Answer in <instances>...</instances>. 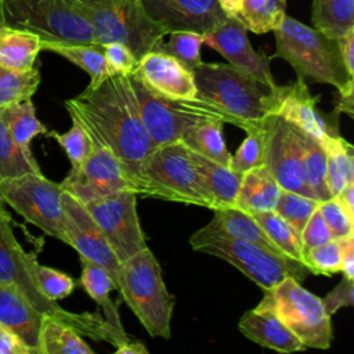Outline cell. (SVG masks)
<instances>
[{"label": "cell", "instance_id": "6da1fadb", "mask_svg": "<svg viewBox=\"0 0 354 354\" xmlns=\"http://www.w3.org/2000/svg\"><path fill=\"white\" fill-rule=\"evenodd\" d=\"M71 118L104 144L122 163L130 183L138 165L155 148L134 104L126 75H115L95 87L87 86L66 100Z\"/></svg>", "mask_w": 354, "mask_h": 354}, {"label": "cell", "instance_id": "7a4b0ae2", "mask_svg": "<svg viewBox=\"0 0 354 354\" xmlns=\"http://www.w3.org/2000/svg\"><path fill=\"white\" fill-rule=\"evenodd\" d=\"M35 261L36 257L26 253L17 241L11 228V218L0 202V282L17 288L39 311L69 324L83 336L111 343L115 347L129 340L118 335L98 311L71 313L58 306L57 301L47 299L36 283Z\"/></svg>", "mask_w": 354, "mask_h": 354}, {"label": "cell", "instance_id": "3957f363", "mask_svg": "<svg viewBox=\"0 0 354 354\" xmlns=\"http://www.w3.org/2000/svg\"><path fill=\"white\" fill-rule=\"evenodd\" d=\"M275 51L271 58H282L295 69L297 79L332 84L339 95H351L353 77L342 59L339 40L317 28H310L285 15L282 24L272 30Z\"/></svg>", "mask_w": 354, "mask_h": 354}, {"label": "cell", "instance_id": "277c9868", "mask_svg": "<svg viewBox=\"0 0 354 354\" xmlns=\"http://www.w3.org/2000/svg\"><path fill=\"white\" fill-rule=\"evenodd\" d=\"M131 189L137 195L214 207L191 151L180 141L155 147L134 171Z\"/></svg>", "mask_w": 354, "mask_h": 354}, {"label": "cell", "instance_id": "5b68a950", "mask_svg": "<svg viewBox=\"0 0 354 354\" xmlns=\"http://www.w3.org/2000/svg\"><path fill=\"white\" fill-rule=\"evenodd\" d=\"M126 76L141 122L155 147L178 141L187 129L202 120H221L245 129L238 118L199 97L169 98L148 88L137 72Z\"/></svg>", "mask_w": 354, "mask_h": 354}, {"label": "cell", "instance_id": "8992f818", "mask_svg": "<svg viewBox=\"0 0 354 354\" xmlns=\"http://www.w3.org/2000/svg\"><path fill=\"white\" fill-rule=\"evenodd\" d=\"M196 97L212 102L243 122L260 126L268 116L271 88L231 64L201 62L194 71Z\"/></svg>", "mask_w": 354, "mask_h": 354}, {"label": "cell", "instance_id": "52a82bcc", "mask_svg": "<svg viewBox=\"0 0 354 354\" xmlns=\"http://www.w3.org/2000/svg\"><path fill=\"white\" fill-rule=\"evenodd\" d=\"M91 24L94 43L124 44L137 59L156 48L166 30L152 21L141 0H77Z\"/></svg>", "mask_w": 354, "mask_h": 354}, {"label": "cell", "instance_id": "ba28073f", "mask_svg": "<svg viewBox=\"0 0 354 354\" xmlns=\"http://www.w3.org/2000/svg\"><path fill=\"white\" fill-rule=\"evenodd\" d=\"M122 275L126 289L123 301L149 336L169 339L176 299L167 290L162 268L148 246L122 263Z\"/></svg>", "mask_w": 354, "mask_h": 354}, {"label": "cell", "instance_id": "9c48e42d", "mask_svg": "<svg viewBox=\"0 0 354 354\" xmlns=\"http://www.w3.org/2000/svg\"><path fill=\"white\" fill-rule=\"evenodd\" d=\"M4 22L36 33L41 41L95 44L77 0H1Z\"/></svg>", "mask_w": 354, "mask_h": 354}, {"label": "cell", "instance_id": "30bf717a", "mask_svg": "<svg viewBox=\"0 0 354 354\" xmlns=\"http://www.w3.org/2000/svg\"><path fill=\"white\" fill-rule=\"evenodd\" d=\"M188 241L194 250L225 260L263 290L277 285L285 277H293L301 282L308 272L303 264L242 239L198 230Z\"/></svg>", "mask_w": 354, "mask_h": 354}, {"label": "cell", "instance_id": "8fae6325", "mask_svg": "<svg viewBox=\"0 0 354 354\" xmlns=\"http://www.w3.org/2000/svg\"><path fill=\"white\" fill-rule=\"evenodd\" d=\"M260 303L270 307L306 348L330 347V315L325 311L321 297L304 289L293 277H285L266 289Z\"/></svg>", "mask_w": 354, "mask_h": 354}, {"label": "cell", "instance_id": "7c38bea8", "mask_svg": "<svg viewBox=\"0 0 354 354\" xmlns=\"http://www.w3.org/2000/svg\"><path fill=\"white\" fill-rule=\"evenodd\" d=\"M62 192L61 183L50 181L41 171L6 178L0 183L1 203H7L44 234L66 243Z\"/></svg>", "mask_w": 354, "mask_h": 354}, {"label": "cell", "instance_id": "4fadbf2b", "mask_svg": "<svg viewBox=\"0 0 354 354\" xmlns=\"http://www.w3.org/2000/svg\"><path fill=\"white\" fill-rule=\"evenodd\" d=\"M83 205L122 263L147 248L137 214V194L134 191L122 189Z\"/></svg>", "mask_w": 354, "mask_h": 354}, {"label": "cell", "instance_id": "5bb4252c", "mask_svg": "<svg viewBox=\"0 0 354 354\" xmlns=\"http://www.w3.org/2000/svg\"><path fill=\"white\" fill-rule=\"evenodd\" d=\"M62 209L66 245L72 246L79 256L102 267L113 281L115 289L123 300L126 289L122 275V261L118 259L106 236L91 218L84 205L66 191L62 192Z\"/></svg>", "mask_w": 354, "mask_h": 354}, {"label": "cell", "instance_id": "9a60e30c", "mask_svg": "<svg viewBox=\"0 0 354 354\" xmlns=\"http://www.w3.org/2000/svg\"><path fill=\"white\" fill-rule=\"evenodd\" d=\"M263 127L264 165L279 187L315 199L304 181L297 127L275 115L266 116Z\"/></svg>", "mask_w": 354, "mask_h": 354}, {"label": "cell", "instance_id": "2e32d148", "mask_svg": "<svg viewBox=\"0 0 354 354\" xmlns=\"http://www.w3.org/2000/svg\"><path fill=\"white\" fill-rule=\"evenodd\" d=\"M90 138L93 142L90 155L79 169L69 171L61 183L62 189L82 203L122 189H131L129 174L120 160L97 138L91 136Z\"/></svg>", "mask_w": 354, "mask_h": 354}, {"label": "cell", "instance_id": "e0dca14e", "mask_svg": "<svg viewBox=\"0 0 354 354\" xmlns=\"http://www.w3.org/2000/svg\"><path fill=\"white\" fill-rule=\"evenodd\" d=\"M318 97H314L303 79L293 83L277 84L270 91L268 115H275L292 123L300 130L314 136L319 141L326 134L337 133V120L332 122L317 108Z\"/></svg>", "mask_w": 354, "mask_h": 354}, {"label": "cell", "instance_id": "ac0fdd59", "mask_svg": "<svg viewBox=\"0 0 354 354\" xmlns=\"http://www.w3.org/2000/svg\"><path fill=\"white\" fill-rule=\"evenodd\" d=\"M203 44L218 51L232 66L250 73L267 87L277 86L270 69V57L254 51L248 39V29L238 17H225L203 33Z\"/></svg>", "mask_w": 354, "mask_h": 354}, {"label": "cell", "instance_id": "d6986e66", "mask_svg": "<svg viewBox=\"0 0 354 354\" xmlns=\"http://www.w3.org/2000/svg\"><path fill=\"white\" fill-rule=\"evenodd\" d=\"M148 17L159 24L166 33L191 30L206 33L227 15L217 0H141Z\"/></svg>", "mask_w": 354, "mask_h": 354}, {"label": "cell", "instance_id": "ffe728a7", "mask_svg": "<svg viewBox=\"0 0 354 354\" xmlns=\"http://www.w3.org/2000/svg\"><path fill=\"white\" fill-rule=\"evenodd\" d=\"M142 83L155 93L169 98H195L194 72L176 58L152 50L138 59L136 71Z\"/></svg>", "mask_w": 354, "mask_h": 354}, {"label": "cell", "instance_id": "44dd1931", "mask_svg": "<svg viewBox=\"0 0 354 354\" xmlns=\"http://www.w3.org/2000/svg\"><path fill=\"white\" fill-rule=\"evenodd\" d=\"M239 330L259 346L279 353H295L306 348L279 317L261 303L241 317Z\"/></svg>", "mask_w": 354, "mask_h": 354}, {"label": "cell", "instance_id": "7402d4cb", "mask_svg": "<svg viewBox=\"0 0 354 354\" xmlns=\"http://www.w3.org/2000/svg\"><path fill=\"white\" fill-rule=\"evenodd\" d=\"M44 314L17 288L0 282V325L37 354L39 332Z\"/></svg>", "mask_w": 354, "mask_h": 354}, {"label": "cell", "instance_id": "603a6c76", "mask_svg": "<svg viewBox=\"0 0 354 354\" xmlns=\"http://www.w3.org/2000/svg\"><path fill=\"white\" fill-rule=\"evenodd\" d=\"M201 231L242 239V241L259 245L261 248H266V249L285 257L275 248V245L271 242V239L266 235V232L257 224L254 217L235 206L213 209L212 220L205 227H202Z\"/></svg>", "mask_w": 354, "mask_h": 354}, {"label": "cell", "instance_id": "cb8c5ba5", "mask_svg": "<svg viewBox=\"0 0 354 354\" xmlns=\"http://www.w3.org/2000/svg\"><path fill=\"white\" fill-rule=\"evenodd\" d=\"M281 189L266 165L256 166L242 174L234 206L249 214L274 210Z\"/></svg>", "mask_w": 354, "mask_h": 354}, {"label": "cell", "instance_id": "d4e9b609", "mask_svg": "<svg viewBox=\"0 0 354 354\" xmlns=\"http://www.w3.org/2000/svg\"><path fill=\"white\" fill-rule=\"evenodd\" d=\"M41 51V39L29 30L7 24L0 26V65L24 72L35 66Z\"/></svg>", "mask_w": 354, "mask_h": 354}, {"label": "cell", "instance_id": "484cf974", "mask_svg": "<svg viewBox=\"0 0 354 354\" xmlns=\"http://www.w3.org/2000/svg\"><path fill=\"white\" fill-rule=\"evenodd\" d=\"M191 155L202 177L203 185L213 202V209L234 206L242 174L192 151Z\"/></svg>", "mask_w": 354, "mask_h": 354}, {"label": "cell", "instance_id": "4316f807", "mask_svg": "<svg viewBox=\"0 0 354 354\" xmlns=\"http://www.w3.org/2000/svg\"><path fill=\"white\" fill-rule=\"evenodd\" d=\"M79 260L82 266L80 283L83 289L97 303V306L102 308L104 318L109 324V326L118 335L127 339V335L124 332V328L118 313V304L109 296L111 290L115 289L113 281L102 267L82 256H79Z\"/></svg>", "mask_w": 354, "mask_h": 354}, {"label": "cell", "instance_id": "83f0119b", "mask_svg": "<svg viewBox=\"0 0 354 354\" xmlns=\"http://www.w3.org/2000/svg\"><path fill=\"white\" fill-rule=\"evenodd\" d=\"M223 124L221 120H202L187 129L178 141L189 151L230 167L231 153L224 141Z\"/></svg>", "mask_w": 354, "mask_h": 354}, {"label": "cell", "instance_id": "f1b7e54d", "mask_svg": "<svg viewBox=\"0 0 354 354\" xmlns=\"http://www.w3.org/2000/svg\"><path fill=\"white\" fill-rule=\"evenodd\" d=\"M321 144L326 152V184L335 196L347 184L354 183V148L339 133L326 134Z\"/></svg>", "mask_w": 354, "mask_h": 354}, {"label": "cell", "instance_id": "f546056e", "mask_svg": "<svg viewBox=\"0 0 354 354\" xmlns=\"http://www.w3.org/2000/svg\"><path fill=\"white\" fill-rule=\"evenodd\" d=\"M37 354H94V350L73 326L44 314L39 332Z\"/></svg>", "mask_w": 354, "mask_h": 354}, {"label": "cell", "instance_id": "4dcf8cb0", "mask_svg": "<svg viewBox=\"0 0 354 354\" xmlns=\"http://www.w3.org/2000/svg\"><path fill=\"white\" fill-rule=\"evenodd\" d=\"M41 50L53 51L87 72L90 76V87H95L112 76L106 66L102 46L100 44H59L41 41Z\"/></svg>", "mask_w": 354, "mask_h": 354}, {"label": "cell", "instance_id": "1f68e13d", "mask_svg": "<svg viewBox=\"0 0 354 354\" xmlns=\"http://www.w3.org/2000/svg\"><path fill=\"white\" fill-rule=\"evenodd\" d=\"M299 141L301 148L303 160V174L307 187L311 189L313 195L318 201H325L332 198L326 184V152L324 145L314 136L300 130Z\"/></svg>", "mask_w": 354, "mask_h": 354}, {"label": "cell", "instance_id": "d6a6232c", "mask_svg": "<svg viewBox=\"0 0 354 354\" xmlns=\"http://www.w3.org/2000/svg\"><path fill=\"white\" fill-rule=\"evenodd\" d=\"M0 116L14 141L25 151H30V142L36 136L46 134L48 131L47 127L36 118L35 105L30 98L1 108Z\"/></svg>", "mask_w": 354, "mask_h": 354}, {"label": "cell", "instance_id": "836d02e7", "mask_svg": "<svg viewBox=\"0 0 354 354\" xmlns=\"http://www.w3.org/2000/svg\"><path fill=\"white\" fill-rule=\"evenodd\" d=\"M314 28L339 39L354 28V0H313Z\"/></svg>", "mask_w": 354, "mask_h": 354}, {"label": "cell", "instance_id": "e575fe53", "mask_svg": "<svg viewBox=\"0 0 354 354\" xmlns=\"http://www.w3.org/2000/svg\"><path fill=\"white\" fill-rule=\"evenodd\" d=\"M252 216L286 259L303 264L300 234H297L288 221H285L275 210L260 212Z\"/></svg>", "mask_w": 354, "mask_h": 354}, {"label": "cell", "instance_id": "d590c367", "mask_svg": "<svg viewBox=\"0 0 354 354\" xmlns=\"http://www.w3.org/2000/svg\"><path fill=\"white\" fill-rule=\"evenodd\" d=\"M286 0H242L238 18L245 28L261 35L275 30L283 21Z\"/></svg>", "mask_w": 354, "mask_h": 354}, {"label": "cell", "instance_id": "8d00e7d4", "mask_svg": "<svg viewBox=\"0 0 354 354\" xmlns=\"http://www.w3.org/2000/svg\"><path fill=\"white\" fill-rule=\"evenodd\" d=\"M40 167L30 151L22 149L11 137L0 116V183L26 173H39Z\"/></svg>", "mask_w": 354, "mask_h": 354}, {"label": "cell", "instance_id": "74e56055", "mask_svg": "<svg viewBox=\"0 0 354 354\" xmlns=\"http://www.w3.org/2000/svg\"><path fill=\"white\" fill-rule=\"evenodd\" d=\"M40 84L37 68L18 72L0 65V109L32 98Z\"/></svg>", "mask_w": 354, "mask_h": 354}, {"label": "cell", "instance_id": "f35d334b", "mask_svg": "<svg viewBox=\"0 0 354 354\" xmlns=\"http://www.w3.org/2000/svg\"><path fill=\"white\" fill-rule=\"evenodd\" d=\"M169 35V40H162L155 50L176 58L185 68L194 71L202 62L201 48L203 44V35L191 30H174Z\"/></svg>", "mask_w": 354, "mask_h": 354}, {"label": "cell", "instance_id": "ab89813d", "mask_svg": "<svg viewBox=\"0 0 354 354\" xmlns=\"http://www.w3.org/2000/svg\"><path fill=\"white\" fill-rule=\"evenodd\" d=\"M318 205H319L318 199H314L293 191L281 189V194L274 210L285 221H288L297 234H300L304 224L307 223L310 216L314 213V210L318 207Z\"/></svg>", "mask_w": 354, "mask_h": 354}, {"label": "cell", "instance_id": "60d3db41", "mask_svg": "<svg viewBox=\"0 0 354 354\" xmlns=\"http://www.w3.org/2000/svg\"><path fill=\"white\" fill-rule=\"evenodd\" d=\"M246 137L241 142L239 148L234 155H231L230 159V167L243 174L245 171L264 165V127L260 126H250L246 130Z\"/></svg>", "mask_w": 354, "mask_h": 354}, {"label": "cell", "instance_id": "b9f144b4", "mask_svg": "<svg viewBox=\"0 0 354 354\" xmlns=\"http://www.w3.org/2000/svg\"><path fill=\"white\" fill-rule=\"evenodd\" d=\"M344 238H333L319 246L310 249L303 256V264L314 275L332 277L340 272L342 250Z\"/></svg>", "mask_w": 354, "mask_h": 354}, {"label": "cell", "instance_id": "7bdbcfd3", "mask_svg": "<svg viewBox=\"0 0 354 354\" xmlns=\"http://www.w3.org/2000/svg\"><path fill=\"white\" fill-rule=\"evenodd\" d=\"M71 119H72V127L66 133H58L51 130V131H47L46 136L57 140V142L65 151L72 165L71 170H76L83 165V162L90 155L93 142L87 130L83 127V124L75 118H71Z\"/></svg>", "mask_w": 354, "mask_h": 354}, {"label": "cell", "instance_id": "ee69618b", "mask_svg": "<svg viewBox=\"0 0 354 354\" xmlns=\"http://www.w3.org/2000/svg\"><path fill=\"white\" fill-rule=\"evenodd\" d=\"M33 271L39 290L53 301L65 299L75 289V281L68 274L47 266H41L37 263V260L33 264Z\"/></svg>", "mask_w": 354, "mask_h": 354}, {"label": "cell", "instance_id": "f6af8a7d", "mask_svg": "<svg viewBox=\"0 0 354 354\" xmlns=\"http://www.w3.org/2000/svg\"><path fill=\"white\" fill-rule=\"evenodd\" d=\"M318 210L333 238L354 235V218H351L335 196L319 201Z\"/></svg>", "mask_w": 354, "mask_h": 354}, {"label": "cell", "instance_id": "bcb514c9", "mask_svg": "<svg viewBox=\"0 0 354 354\" xmlns=\"http://www.w3.org/2000/svg\"><path fill=\"white\" fill-rule=\"evenodd\" d=\"M104 57L106 61L108 71L112 76L115 75H130L137 71L138 59L136 55L122 43L112 41L102 46Z\"/></svg>", "mask_w": 354, "mask_h": 354}, {"label": "cell", "instance_id": "7dc6e473", "mask_svg": "<svg viewBox=\"0 0 354 354\" xmlns=\"http://www.w3.org/2000/svg\"><path fill=\"white\" fill-rule=\"evenodd\" d=\"M300 239H301V253L303 256L313 248L319 246L330 239H333L328 225L325 224L318 207L314 210V213L310 216L307 223L304 224L301 232H300Z\"/></svg>", "mask_w": 354, "mask_h": 354}, {"label": "cell", "instance_id": "c3c4849f", "mask_svg": "<svg viewBox=\"0 0 354 354\" xmlns=\"http://www.w3.org/2000/svg\"><path fill=\"white\" fill-rule=\"evenodd\" d=\"M325 311L332 317L342 307H351L354 304V279L346 277L321 299Z\"/></svg>", "mask_w": 354, "mask_h": 354}, {"label": "cell", "instance_id": "681fc988", "mask_svg": "<svg viewBox=\"0 0 354 354\" xmlns=\"http://www.w3.org/2000/svg\"><path fill=\"white\" fill-rule=\"evenodd\" d=\"M0 354H35L14 333L0 325Z\"/></svg>", "mask_w": 354, "mask_h": 354}, {"label": "cell", "instance_id": "f907efd6", "mask_svg": "<svg viewBox=\"0 0 354 354\" xmlns=\"http://www.w3.org/2000/svg\"><path fill=\"white\" fill-rule=\"evenodd\" d=\"M337 40H339V48H340L343 64L347 72L351 76H354V28L347 30Z\"/></svg>", "mask_w": 354, "mask_h": 354}, {"label": "cell", "instance_id": "816d5d0a", "mask_svg": "<svg viewBox=\"0 0 354 354\" xmlns=\"http://www.w3.org/2000/svg\"><path fill=\"white\" fill-rule=\"evenodd\" d=\"M340 272H343V277L354 279V235H348L344 238Z\"/></svg>", "mask_w": 354, "mask_h": 354}, {"label": "cell", "instance_id": "f5cc1de1", "mask_svg": "<svg viewBox=\"0 0 354 354\" xmlns=\"http://www.w3.org/2000/svg\"><path fill=\"white\" fill-rule=\"evenodd\" d=\"M336 201L347 212V214L354 218V183L347 184L342 191L335 195Z\"/></svg>", "mask_w": 354, "mask_h": 354}, {"label": "cell", "instance_id": "db71d44e", "mask_svg": "<svg viewBox=\"0 0 354 354\" xmlns=\"http://www.w3.org/2000/svg\"><path fill=\"white\" fill-rule=\"evenodd\" d=\"M116 354H148V348L141 342L127 340L122 346L116 347Z\"/></svg>", "mask_w": 354, "mask_h": 354}, {"label": "cell", "instance_id": "11a10c76", "mask_svg": "<svg viewBox=\"0 0 354 354\" xmlns=\"http://www.w3.org/2000/svg\"><path fill=\"white\" fill-rule=\"evenodd\" d=\"M221 11L227 17H238L241 7H242V0H217Z\"/></svg>", "mask_w": 354, "mask_h": 354}, {"label": "cell", "instance_id": "9f6ffc18", "mask_svg": "<svg viewBox=\"0 0 354 354\" xmlns=\"http://www.w3.org/2000/svg\"><path fill=\"white\" fill-rule=\"evenodd\" d=\"M353 94L351 95H340L339 102L336 105V112L347 113L350 118H353Z\"/></svg>", "mask_w": 354, "mask_h": 354}, {"label": "cell", "instance_id": "6f0895ef", "mask_svg": "<svg viewBox=\"0 0 354 354\" xmlns=\"http://www.w3.org/2000/svg\"><path fill=\"white\" fill-rule=\"evenodd\" d=\"M4 15H3V7H1V0H0V26L4 25Z\"/></svg>", "mask_w": 354, "mask_h": 354}]
</instances>
